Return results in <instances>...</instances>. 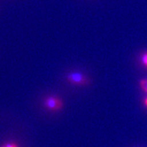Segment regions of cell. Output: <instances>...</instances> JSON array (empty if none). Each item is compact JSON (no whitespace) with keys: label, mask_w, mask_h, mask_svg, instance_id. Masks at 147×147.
I'll return each instance as SVG.
<instances>
[{"label":"cell","mask_w":147,"mask_h":147,"mask_svg":"<svg viewBox=\"0 0 147 147\" xmlns=\"http://www.w3.org/2000/svg\"><path fill=\"white\" fill-rule=\"evenodd\" d=\"M141 60H142V63L143 65L147 68V51L143 53L142 57H141Z\"/></svg>","instance_id":"3957f363"},{"label":"cell","mask_w":147,"mask_h":147,"mask_svg":"<svg viewBox=\"0 0 147 147\" xmlns=\"http://www.w3.org/2000/svg\"><path fill=\"white\" fill-rule=\"evenodd\" d=\"M144 104H145V105H146V106H147V97L146 99H145V100H144Z\"/></svg>","instance_id":"8992f818"},{"label":"cell","mask_w":147,"mask_h":147,"mask_svg":"<svg viewBox=\"0 0 147 147\" xmlns=\"http://www.w3.org/2000/svg\"><path fill=\"white\" fill-rule=\"evenodd\" d=\"M43 106L46 109L49 110V111L56 112L63 108V103L59 97L51 95V96L47 97L44 100Z\"/></svg>","instance_id":"6da1fadb"},{"label":"cell","mask_w":147,"mask_h":147,"mask_svg":"<svg viewBox=\"0 0 147 147\" xmlns=\"http://www.w3.org/2000/svg\"><path fill=\"white\" fill-rule=\"evenodd\" d=\"M66 79L69 83L74 85L84 86L89 84V80L80 71H71L66 76Z\"/></svg>","instance_id":"7a4b0ae2"},{"label":"cell","mask_w":147,"mask_h":147,"mask_svg":"<svg viewBox=\"0 0 147 147\" xmlns=\"http://www.w3.org/2000/svg\"><path fill=\"white\" fill-rule=\"evenodd\" d=\"M140 84L141 87L142 88L143 90H144L145 91L147 92V79H144V80H140Z\"/></svg>","instance_id":"277c9868"},{"label":"cell","mask_w":147,"mask_h":147,"mask_svg":"<svg viewBox=\"0 0 147 147\" xmlns=\"http://www.w3.org/2000/svg\"><path fill=\"white\" fill-rule=\"evenodd\" d=\"M1 147H18V145L15 144V143H8V144H5L4 146Z\"/></svg>","instance_id":"5b68a950"}]
</instances>
